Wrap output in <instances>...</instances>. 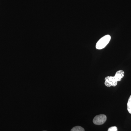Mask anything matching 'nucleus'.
Segmentation results:
<instances>
[{"mask_svg":"<svg viewBox=\"0 0 131 131\" xmlns=\"http://www.w3.org/2000/svg\"><path fill=\"white\" fill-rule=\"evenodd\" d=\"M107 131H118V129L117 127L112 126L110 127Z\"/></svg>","mask_w":131,"mask_h":131,"instance_id":"nucleus-7","label":"nucleus"},{"mask_svg":"<svg viewBox=\"0 0 131 131\" xmlns=\"http://www.w3.org/2000/svg\"><path fill=\"white\" fill-rule=\"evenodd\" d=\"M127 109L129 113L131 114V95L129 97L127 102Z\"/></svg>","mask_w":131,"mask_h":131,"instance_id":"nucleus-5","label":"nucleus"},{"mask_svg":"<svg viewBox=\"0 0 131 131\" xmlns=\"http://www.w3.org/2000/svg\"><path fill=\"white\" fill-rule=\"evenodd\" d=\"M105 84L108 87H115L117 86L118 82L119 81L118 78L115 76H107L105 79Z\"/></svg>","mask_w":131,"mask_h":131,"instance_id":"nucleus-2","label":"nucleus"},{"mask_svg":"<svg viewBox=\"0 0 131 131\" xmlns=\"http://www.w3.org/2000/svg\"><path fill=\"white\" fill-rule=\"evenodd\" d=\"M116 77L117 78L119 81H121L122 80V78L124 77V71L119 70L116 73L115 75Z\"/></svg>","mask_w":131,"mask_h":131,"instance_id":"nucleus-4","label":"nucleus"},{"mask_svg":"<svg viewBox=\"0 0 131 131\" xmlns=\"http://www.w3.org/2000/svg\"></svg>","mask_w":131,"mask_h":131,"instance_id":"nucleus-8","label":"nucleus"},{"mask_svg":"<svg viewBox=\"0 0 131 131\" xmlns=\"http://www.w3.org/2000/svg\"><path fill=\"white\" fill-rule=\"evenodd\" d=\"M71 131H85L84 128L80 126H76L73 127Z\"/></svg>","mask_w":131,"mask_h":131,"instance_id":"nucleus-6","label":"nucleus"},{"mask_svg":"<svg viewBox=\"0 0 131 131\" xmlns=\"http://www.w3.org/2000/svg\"><path fill=\"white\" fill-rule=\"evenodd\" d=\"M111 36L106 35L101 38L96 45V48L98 50H101L104 49L110 42L111 39Z\"/></svg>","mask_w":131,"mask_h":131,"instance_id":"nucleus-1","label":"nucleus"},{"mask_svg":"<svg viewBox=\"0 0 131 131\" xmlns=\"http://www.w3.org/2000/svg\"><path fill=\"white\" fill-rule=\"evenodd\" d=\"M107 119L106 116L104 114H100L96 115L94 118L93 122L96 125H101L104 124Z\"/></svg>","mask_w":131,"mask_h":131,"instance_id":"nucleus-3","label":"nucleus"}]
</instances>
